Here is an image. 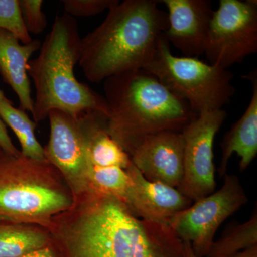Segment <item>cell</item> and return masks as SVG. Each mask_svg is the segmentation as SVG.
I'll return each mask as SVG.
<instances>
[{
	"mask_svg": "<svg viewBox=\"0 0 257 257\" xmlns=\"http://www.w3.org/2000/svg\"><path fill=\"white\" fill-rule=\"evenodd\" d=\"M0 150L13 155H19L21 153L12 141L6 124L2 119L1 116H0Z\"/></svg>",
	"mask_w": 257,
	"mask_h": 257,
	"instance_id": "obj_23",
	"label": "cell"
},
{
	"mask_svg": "<svg viewBox=\"0 0 257 257\" xmlns=\"http://www.w3.org/2000/svg\"><path fill=\"white\" fill-rule=\"evenodd\" d=\"M130 182V176L124 169L92 166L89 175V190L119 198L124 202Z\"/></svg>",
	"mask_w": 257,
	"mask_h": 257,
	"instance_id": "obj_19",
	"label": "cell"
},
{
	"mask_svg": "<svg viewBox=\"0 0 257 257\" xmlns=\"http://www.w3.org/2000/svg\"><path fill=\"white\" fill-rule=\"evenodd\" d=\"M167 8L166 40L184 57L204 54L214 9L209 0H161Z\"/></svg>",
	"mask_w": 257,
	"mask_h": 257,
	"instance_id": "obj_12",
	"label": "cell"
},
{
	"mask_svg": "<svg viewBox=\"0 0 257 257\" xmlns=\"http://www.w3.org/2000/svg\"><path fill=\"white\" fill-rule=\"evenodd\" d=\"M82 113L52 110L49 113L50 138L44 152L46 160L60 172L74 197L89 190L92 165L88 158Z\"/></svg>",
	"mask_w": 257,
	"mask_h": 257,
	"instance_id": "obj_10",
	"label": "cell"
},
{
	"mask_svg": "<svg viewBox=\"0 0 257 257\" xmlns=\"http://www.w3.org/2000/svg\"><path fill=\"white\" fill-rule=\"evenodd\" d=\"M252 85V96L242 116L225 133L221 143V159L218 173L224 177L233 154L239 157V170L249 167L257 155V76L256 72L247 76Z\"/></svg>",
	"mask_w": 257,
	"mask_h": 257,
	"instance_id": "obj_15",
	"label": "cell"
},
{
	"mask_svg": "<svg viewBox=\"0 0 257 257\" xmlns=\"http://www.w3.org/2000/svg\"><path fill=\"white\" fill-rule=\"evenodd\" d=\"M130 158L147 180L177 189L184 175L182 134L166 131L150 135L135 149Z\"/></svg>",
	"mask_w": 257,
	"mask_h": 257,
	"instance_id": "obj_11",
	"label": "cell"
},
{
	"mask_svg": "<svg viewBox=\"0 0 257 257\" xmlns=\"http://www.w3.org/2000/svg\"><path fill=\"white\" fill-rule=\"evenodd\" d=\"M81 39L75 18L66 13L57 16L38 56L29 62L28 75L36 92L32 116L37 124L52 110L73 115L96 111L109 116L104 96L79 82L74 74Z\"/></svg>",
	"mask_w": 257,
	"mask_h": 257,
	"instance_id": "obj_4",
	"label": "cell"
},
{
	"mask_svg": "<svg viewBox=\"0 0 257 257\" xmlns=\"http://www.w3.org/2000/svg\"><path fill=\"white\" fill-rule=\"evenodd\" d=\"M18 257H58L52 243L40 249L35 250Z\"/></svg>",
	"mask_w": 257,
	"mask_h": 257,
	"instance_id": "obj_24",
	"label": "cell"
},
{
	"mask_svg": "<svg viewBox=\"0 0 257 257\" xmlns=\"http://www.w3.org/2000/svg\"><path fill=\"white\" fill-rule=\"evenodd\" d=\"M41 45L37 40L24 45L10 32L0 30V74L18 96L20 109L31 114L34 99L28 72L29 62Z\"/></svg>",
	"mask_w": 257,
	"mask_h": 257,
	"instance_id": "obj_14",
	"label": "cell"
},
{
	"mask_svg": "<svg viewBox=\"0 0 257 257\" xmlns=\"http://www.w3.org/2000/svg\"><path fill=\"white\" fill-rule=\"evenodd\" d=\"M0 30L10 32L24 45L32 41L23 22L19 0H0Z\"/></svg>",
	"mask_w": 257,
	"mask_h": 257,
	"instance_id": "obj_20",
	"label": "cell"
},
{
	"mask_svg": "<svg viewBox=\"0 0 257 257\" xmlns=\"http://www.w3.org/2000/svg\"><path fill=\"white\" fill-rule=\"evenodd\" d=\"M0 116L12 128L21 146L23 156L37 161L47 160L44 147L35 135L37 123L29 117L26 111L13 106L11 101L0 100Z\"/></svg>",
	"mask_w": 257,
	"mask_h": 257,
	"instance_id": "obj_17",
	"label": "cell"
},
{
	"mask_svg": "<svg viewBox=\"0 0 257 257\" xmlns=\"http://www.w3.org/2000/svg\"><path fill=\"white\" fill-rule=\"evenodd\" d=\"M125 170L130 182L124 202L141 219L169 226L175 214L194 202L175 187L147 180L133 162Z\"/></svg>",
	"mask_w": 257,
	"mask_h": 257,
	"instance_id": "obj_13",
	"label": "cell"
},
{
	"mask_svg": "<svg viewBox=\"0 0 257 257\" xmlns=\"http://www.w3.org/2000/svg\"><path fill=\"white\" fill-rule=\"evenodd\" d=\"M143 69L184 99L197 114L222 109L236 92L232 84L234 75L229 69L196 57L174 55L164 35Z\"/></svg>",
	"mask_w": 257,
	"mask_h": 257,
	"instance_id": "obj_6",
	"label": "cell"
},
{
	"mask_svg": "<svg viewBox=\"0 0 257 257\" xmlns=\"http://www.w3.org/2000/svg\"><path fill=\"white\" fill-rule=\"evenodd\" d=\"M156 0H125L108 10L104 21L81 39L79 66L89 82L143 69L168 27Z\"/></svg>",
	"mask_w": 257,
	"mask_h": 257,
	"instance_id": "obj_2",
	"label": "cell"
},
{
	"mask_svg": "<svg viewBox=\"0 0 257 257\" xmlns=\"http://www.w3.org/2000/svg\"><path fill=\"white\" fill-rule=\"evenodd\" d=\"M256 52V0H220L204 50L209 64L228 69Z\"/></svg>",
	"mask_w": 257,
	"mask_h": 257,
	"instance_id": "obj_8",
	"label": "cell"
},
{
	"mask_svg": "<svg viewBox=\"0 0 257 257\" xmlns=\"http://www.w3.org/2000/svg\"><path fill=\"white\" fill-rule=\"evenodd\" d=\"M254 246H257L256 208L244 223L233 222L228 225L221 237L214 241L206 257L230 256Z\"/></svg>",
	"mask_w": 257,
	"mask_h": 257,
	"instance_id": "obj_18",
	"label": "cell"
},
{
	"mask_svg": "<svg viewBox=\"0 0 257 257\" xmlns=\"http://www.w3.org/2000/svg\"><path fill=\"white\" fill-rule=\"evenodd\" d=\"M224 109L200 113L182 132L184 175L178 190L193 202L215 192L214 143L226 119Z\"/></svg>",
	"mask_w": 257,
	"mask_h": 257,
	"instance_id": "obj_9",
	"label": "cell"
},
{
	"mask_svg": "<svg viewBox=\"0 0 257 257\" xmlns=\"http://www.w3.org/2000/svg\"><path fill=\"white\" fill-rule=\"evenodd\" d=\"M109 136L131 156L147 137L182 133L197 114L157 77L145 69L113 76L104 82Z\"/></svg>",
	"mask_w": 257,
	"mask_h": 257,
	"instance_id": "obj_3",
	"label": "cell"
},
{
	"mask_svg": "<svg viewBox=\"0 0 257 257\" xmlns=\"http://www.w3.org/2000/svg\"><path fill=\"white\" fill-rule=\"evenodd\" d=\"M23 22L29 33L40 35L47 28L46 15L42 11V0H19Z\"/></svg>",
	"mask_w": 257,
	"mask_h": 257,
	"instance_id": "obj_22",
	"label": "cell"
},
{
	"mask_svg": "<svg viewBox=\"0 0 257 257\" xmlns=\"http://www.w3.org/2000/svg\"><path fill=\"white\" fill-rule=\"evenodd\" d=\"M184 252H185V257H197L196 256V255L194 254V251H193L190 243L187 242V241H184Z\"/></svg>",
	"mask_w": 257,
	"mask_h": 257,
	"instance_id": "obj_26",
	"label": "cell"
},
{
	"mask_svg": "<svg viewBox=\"0 0 257 257\" xmlns=\"http://www.w3.org/2000/svg\"><path fill=\"white\" fill-rule=\"evenodd\" d=\"M223 257H257V246L246 248L239 252L230 255V256Z\"/></svg>",
	"mask_w": 257,
	"mask_h": 257,
	"instance_id": "obj_25",
	"label": "cell"
},
{
	"mask_svg": "<svg viewBox=\"0 0 257 257\" xmlns=\"http://www.w3.org/2000/svg\"><path fill=\"white\" fill-rule=\"evenodd\" d=\"M58 257H185L170 226L135 215L119 198L88 190L50 229Z\"/></svg>",
	"mask_w": 257,
	"mask_h": 257,
	"instance_id": "obj_1",
	"label": "cell"
},
{
	"mask_svg": "<svg viewBox=\"0 0 257 257\" xmlns=\"http://www.w3.org/2000/svg\"><path fill=\"white\" fill-rule=\"evenodd\" d=\"M0 100L10 101V99L6 97V96L5 95L4 92H3L1 89H0Z\"/></svg>",
	"mask_w": 257,
	"mask_h": 257,
	"instance_id": "obj_27",
	"label": "cell"
},
{
	"mask_svg": "<svg viewBox=\"0 0 257 257\" xmlns=\"http://www.w3.org/2000/svg\"><path fill=\"white\" fill-rule=\"evenodd\" d=\"M224 179L221 189L193 202L169 224L179 239L191 243L197 257L207 256L220 225L248 202L237 176L226 174Z\"/></svg>",
	"mask_w": 257,
	"mask_h": 257,
	"instance_id": "obj_7",
	"label": "cell"
},
{
	"mask_svg": "<svg viewBox=\"0 0 257 257\" xmlns=\"http://www.w3.org/2000/svg\"><path fill=\"white\" fill-rule=\"evenodd\" d=\"M51 243L50 231L45 228L0 221V257H18Z\"/></svg>",
	"mask_w": 257,
	"mask_h": 257,
	"instance_id": "obj_16",
	"label": "cell"
},
{
	"mask_svg": "<svg viewBox=\"0 0 257 257\" xmlns=\"http://www.w3.org/2000/svg\"><path fill=\"white\" fill-rule=\"evenodd\" d=\"M119 0H64L66 14L75 18H88L109 10Z\"/></svg>",
	"mask_w": 257,
	"mask_h": 257,
	"instance_id": "obj_21",
	"label": "cell"
},
{
	"mask_svg": "<svg viewBox=\"0 0 257 257\" xmlns=\"http://www.w3.org/2000/svg\"><path fill=\"white\" fill-rule=\"evenodd\" d=\"M74 202L68 184L48 161L0 150V221L49 229Z\"/></svg>",
	"mask_w": 257,
	"mask_h": 257,
	"instance_id": "obj_5",
	"label": "cell"
}]
</instances>
